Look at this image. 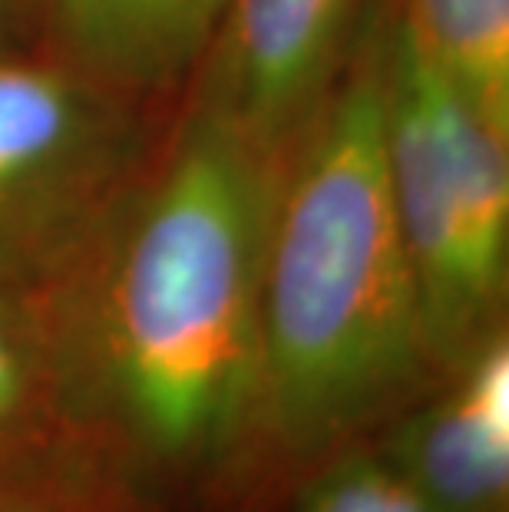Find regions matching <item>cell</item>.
Wrapping results in <instances>:
<instances>
[{
  "label": "cell",
  "mask_w": 509,
  "mask_h": 512,
  "mask_svg": "<svg viewBox=\"0 0 509 512\" xmlns=\"http://www.w3.org/2000/svg\"><path fill=\"white\" fill-rule=\"evenodd\" d=\"M278 176L176 103L103 232L30 308L70 440L172 512H222L242 463Z\"/></svg>",
  "instance_id": "obj_1"
},
{
  "label": "cell",
  "mask_w": 509,
  "mask_h": 512,
  "mask_svg": "<svg viewBox=\"0 0 509 512\" xmlns=\"http://www.w3.org/2000/svg\"><path fill=\"white\" fill-rule=\"evenodd\" d=\"M387 10L281 162L248 443L222 512H275L440 377L384 166Z\"/></svg>",
  "instance_id": "obj_2"
},
{
  "label": "cell",
  "mask_w": 509,
  "mask_h": 512,
  "mask_svg": "<svg viewBox=\"0 0 509 512\" xmlns=\"http://www.w3.org/2000/svg\"><path fill=\"white\" fill-rule=\"evenodd\" d=\"M384 166L443 370L506 328L509 133L473 113L391 20L384 37Z\"/></svg>",
  "instance_id": "obj_3"
},
{
  "label": "cell",
  "mask_w": 509,
  "mask_h": 512,
  "mask_svg": "<svg viewBox=\"0 0 509 512\" xmlns=\"http://www.w3.org/2000/svg\"><path fill=\"white\" fill-rule=\"evenodd\" d=\"M176 110L139 103L47 47L0 57V288H57L153 159Z\"/></svg>",
  "instance_id": "obj_4"
},
{
  "label": "cell",
  "mask_w": 509,
  "mask_h": 512,
  "mask_svg": "<svg viewBox=\"0 0 509 512\" xmlns=\"http://www.w3.org/2000/svg\"><path fill=\"white\" fill-rule=\"evenodd\" d=\"M384 10L387 0H225L179 106L281 166Z\"/></svg>",
  "instance_id": "obj_5"
},
{
  "label": "cell",
  "mask_w": 509,
  "mask_h": 512,
  "mask_svg": "<svg viewBox=\"0 0 509 512\" xmlns=\"http://www.w3.org/2000/svg\"><path fill=\"white\" fill-rule=\"evenodd\" d=\"M437 512H509V324L371 440Z\"/></svg>",
  "instance_id": "obj_6"
},
{
  "label": "cell",
  "mask_w": 509,
  "mask_h": 512,
  "mask_svg": "<svg viewBox=\"0 0 509 512\" xmlns=\"http://www.w3.org/2000/svg\"><path fill=\"white\" fill-rule=\"evenodd\" d=\"M225 0H43V47L110 90L176 110Z\"/></svg>",
  "instance_id": "obj_7"
},
{
  "label": "cell",
  "mask_w": 509,
  "mask_h": 512,
  "mask_svg": "<svg viewBox=\"0 0 509 512\" xmlns=\"http://www.w3.org/2000/svg\"><path fill=\"white\" fill-rule=\"evenodd\" d=\"M420 60L500 133H509V0H387Z\"/></svg>",
  "instance_id": "obj_8"
},
{
  "label": "cell",
  "mask_w": 509,
  "mask_h": 512,
  "mask_svg": "<svg viewBox=\"0 0 509 512\" xmlns=\"http://www.w3.org/2000/svg\"><path fill=\"white\" fill-rule=\"evenodd\" d=\"M70 443L43 331L27 301L0 288V466Z\"/></svg>",
  "instance_id": "obj_9"
},
{
  "label": "cell",
  "mask_w": 509,
  "mask_h": 512,
  "mask_svg": "<svg viewBox=\"0 0 509 512\" xmlns=\"http://www.w3.org/2000/svg\"><path fill=\"white\" fill-rule=\"evenodd\" d=\"M0 512H172L80 443L0 466Z\"/></svg>",
  "instance_id": "obj_10"
},
{
  "label": "cell",
  "mask_w": 509,
  "mask_h": 512,
  "mask_svg": "<svg viewBox=\"0 0 509 512\" xmlns=\"http://www.w3.org/2000/svg\"><path fill=\"white\" fill-rule=\"evenodd\" d=\"M275 512H437L374 443L334 456Z\"/></svg>",
  "instance_id": "obj_11"
},
{
  "label": "cell",
  "mask_w": 509,
  "mask_h": 512,
  "mask_svg": "<svg viewBox=\"0 0 509 512\" xmlns=\"http://www.w3.org/2000/svg\"><path fill=\"white\" fill-rule=\"evenodd\" d=\"M43 0H0V57L43 47Z\"/></svg>",
  "instance_id": "obj_12"
}]
</instances>
